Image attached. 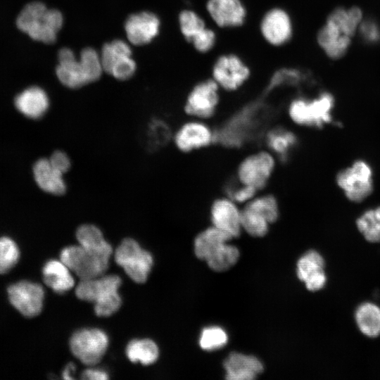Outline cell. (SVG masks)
<instances>
[{
    "label": "cell",
    "mask_w": 380,
    "mask_h": 380,
    "mask_svg": "<svg viewBox=\"0 0 380 380\" xmlns=\"http://www.w3.org/2000/svg\"><path fill=\"white\" fill-rule=\"evenodd\" d=\"M103 71L100 56L92 48L84 49L80 60L73 52L63 48L58 52L56 73L59 81L70 89H78L99 79Z\"/></svg>",
    "instance_id": "obj_1"
},
{
    "label": "cell",
    "mask_w": 380,
    "mask_h": 380,
    "mask_svg": "<svg viewBox=\"0 0 380 380\" xmlns=\"http://www.w3.org/2000/svg\"><path fill=\"white\" fill-rule=\"evenodd\" d=\"M63 15L56 9H50L40 1L27 4L18 13L15 25L18 29L32 39L44 44H53L62 27Z\"/></svg>",
    "instance_id": "obj_2"
},
{
    "label": "cell",
    "mask_w": 380,
    "mask_h": 380,
    "mask_svg": "<svg viewBox=\"0 0 380 380\" xmlns=\"http://www.w3.org/2000/svg\"><path fill=\"white\" fill-rule=\"evenodd\" d=\"M121 279L117 275L100 276L81 280L75 289V294L82 300L94 303V312L100 317H108L115 313L121 305L118 289Z\"/></svg>",
    "instance_id": "obj_3"
},
{
    "label": "cell",
    "mask_w": 380,
    "mask_h": 380,
    "mask_svg": "<svg viewBox=\"0 0 380 380\" xmlns=\"http://www.w3.org/2000/svg\"><path fill=\"white\" fill-rule=\"evenodd\" d=\"M255 106L247 107L230 118L215 132V142L236 148L255 139L262 129L266 115H259Z\"/></svg>",
    "instance_id": "obj_4"
},
{
    "label": "cell",
    "mask_w": 380,
    "mask_h": 380,
    "mask_svg": "<svg viewBox=\"0 0 380 380\" xmlns=\"http://www.w3.org/2000/svg\"><path fill=\"white\" fill-rule=\"evenodd\" d=\"M334 99L328 92H323L312 100L297 98L289 106L290 119L301 127L321 128L331 121Z\"/></svg>",
    "instance_id": "obj_5"
},
{
    "label": "cell",
    "mask_w": 380,
    "mask_h": 380,
    "mask_svg": "<svg viewBox=\"0 0 380 380\" xmlns=\"http://www.w3.org/2000/svg\"><path fill=\"white\" fill-rule=\"evenodd\" d=\"M335 179L347 200L353 203H362L374 190L373 170L364 160H357L341 170Z\"/></svg>",
    "instance_id": "obj_6"
},
{
    "label": "cell",
    "mask_w": 380,
    "mask_h": 380,
    "mask_svg": "<svg viewBox=\"0 0 380 380\" xmlns=\"http://www.w3.org/2000/svg\"><path fill=\"white\" fill-rule=\"evenodd\" d=\"M115 260L136 283H144L153 266L151 253L133 239L122 241L115 253Z\"/></svg>",
    "instance_id": "obj_7"
},
{
    "label": "cell",
    "mask_w": 380,
    "mask_h": 380,
    "mask_svg": "<svg viewBox=\"0 0 380 380\" xmlns=\"http://www.w3.org/2000/svg\"><path fill=\"white\" fill-rule=\"evenodd\" d=\"M275 165L274 156L270 151L253 153L240 162L236 170V180L258 191L267 184Z\"/></svg>",
    "instance_id": "obj_8"
},
{
    "label": "cell",
    "mask_w": 380,
    "mask_h": 380,
    "mask_svg": "<svg viewBox=\"0 0 380 380\" xmlns=\"http://www.w3.org/2000/svg\"><path fill=\"white\" fill-rule=\"evenodd\" d=\"M60 258L81 280L102 276L109 265V260L99 256L80 244L64 248L61 252Z\"/></svg>",
    "instance_id": "obj_9"
},
{
    "label": "cell",
    "mask_w": 380,
    "mask_h": 380,
    "mask_svg": "<svg viewBox=\"0 0 380 380\" xmlns=\"http://www.w3.org/2000/svg\"><path fill=\"white\" fill-rule=\"evenodd\" d=\"M108 346L106 334L99 329H82L70 338L72 354L86 365H94L102 359Z\"/></svg>",
    "instance_id": "obj_10"
},
{
    "label": "cell",
    "mask_w": 380,
    "mask_h": 380,
    "mask_svg": "<svg viewBox=\"0 0 380 380\" xmlns=\"http://www.w3.org/2000/svg\"><path fill=\"white\" fill-rule=\"evenodd\" d=\"M219 87L213 79L196 84L186 98L185 113L201 120L213 117L219 104Z\"/></svg>",
    "instance_id": "obj_11"
},
{
    "label": "cell",
    "mask_w": 380,
    "mask_h": 380,
    "mask_svg": "<svg viewBox=\"0 0 380 380\" xmlns=\"http://www.w3.org/2000/svg\"><path fill=\"white\" fill-rule=\"evenodd\" d=\"M129 46L122 40L106 44L100 56L103 70L120 80L130 78L136 70Z\"/></svg>",
    "instance_id": "obj_12"
},
{
    "label": "cell",
    "mask_w": 380,
    "mask_h": 380,
    "mask_svg": "<svg viewBox=\"0 0 380 380\" xmlns=\"http://www.w3.org/2000/svg\"><path fill=\"white\" fill-rule=\"evenodd\" d=\"M212 73L220 87L232 91L238 89L248 80L250 70L238 56L227 54L217 59Z\"/></svg>",
    "instance_id": "obj_13"
},
{
    "label": "cell",
    "mask_w": 380,
    "mask_h": 380,
    "mask_svg": "<svg viewBox=\"0 0 380 380\" xmlns=\"http://www.w3.org/2000/svg\"><path fill=\"white\" fill-rule=\"evenodd\" d=\"M8 293L12 305L24 316L32 317L41 312L44 291L40 284L21 281L11 285Z\"/></svg>",
    "instance_id": "obj_14"
},
{
    "label": "cell",
    "mask_w": 380,
    "mask_h": 380,
    "mask_svg": "<svg viewBox=\"0 0 380 380\" xmlns=\"http://www.w3.org/2000/svg\"><path fill=\"white\" fill-rule=\"evenodd\" d=\"M176 147L184 153L205 148L215 142V132L201 120L184 123L174 135Z\"/></svg>",
    "instance_id": "obj_15"
},
{
    "label": "cell",
    "mask_w": 380,
    "mask_h": 380,
    "mask_svg": "<svg viewBox=\"0 0 380 380\" xmlns=\"http://www.w3.org/2000/svg\"><path fill=\"white\" fill-rule=\"evenodd\" d=\"M210 213L213 227L232 238L240 235L242 229L241 210L234 201L227 196L217 198L212 203Z\"/></svg>",
    "instance_id": "obj_16"
},
{
    "label": "cell",
    "mask_w": 380,
    "mask_h": 380,
    "mask_svg": "<svg viewBox=\"0 0 380 380\" xmlns=\"http://www.w3.org/2000/svg\"><path fill=\"white\" fill-rule=\"evenodd\" d=\"M260 31L268 43L274 46L281 45L291 37V18L285 11L272 8L263 16Z\"/></svg>",
    "instance_id": "obj_17"
},
{
    "label": "cell",
    "mask_w": 380,
    "mask_h": 380,
    "mask_svg": "<svg viewBox=\"0 0 380 380\" xmlns=\"http://www.w3.org/2000/svg\"><path fill=\"white\" fill-rule=\"evenodd\" d=\"M158 18L150 12L131 15L126 20L125 28L129 41L134 45L149 43L158 33Z\"/></svg>",
    "instance_id": "obj_18"
},
{
    "label": "cell",
    "mask_w": 380,
    "mask_h": 380,
    "mask_svg": "<svg viewBox=\"0 0 380 380\" xmlns=\"http://www.w3.org/2000/svg\"><path fill=\"white\" fill-rule=\"evenodd\" d=\"M324 269V258L314 250L305 253L297 262L298 277L311 291L320 290L324 286L327 277Z\"/></svg>",
    "instance_id": "obj_19"
},
{
    "label": "cell",
    "mask_w": 380,
    "mask_h": 380,
    "mask_svg": "<svg viewBox=\"0 0 380 380\" xmlns=\"http://www.w3.org/2000/svg\"><path fill=\"white\" fill-rule=\"evenodd\" d=\"M206 10L220 27L239 26L246 16L245 7L240 0H208Z\"/></svg>",
    "instance_id": "obj_20"
},
{
    "label": "cell",
    "mask_w": 380,
    "mask_h": 380,
    "mask_svg": "<svg viewBox=\"0 0 380 380\" xmlns=\"http://www.w3.org/2000/svg\"><path fill=\"white\" fill-rule=\"evenodd\" d=\"M33 175L38 186L46 193L61 196L66 192L65 175L55 168L49 158H40L35 162Z\"/></svg>",
    "instance_id": "obj_21"
},
{
    "label": "cell",
    "mask_w": 380,
    "mask_h": 380,
    "mask_svg": "<svg viewBox=\"0 0 380 380\" xmlns=\"http://www.w3.org/2000/svg\"><path fill=\"white\" fill-rule=\"evenodd\" d=\"M49 104L46 92L37 86L26 88L15 99L16 108L22 114L32 119L42 118L48 110Z\"/></svg>",
    "instance_id": "obj_22"
},
{
    "label": "cell",
    "mask_w": 380,
    "mask_h": 380,
    "mask_svg": "<svg viewBox=\"0 0 380 380\" xmlns=\"http://www.w3.org/2000/svg\"><path fill=\"white\" fill-rule=\"evenodd\" d=\"M226 379L252 380L263 370L262 362L255 357L232 353L224 362Z\"/></svg>",
    "instance_id": "obj_23"
},
{
    "label": "cell",
    "mask_w": 380,
    "mask_h": 380,
    "mask_svg": "<svg viewBox=\"0 0 380 380\" xmlns=\"http://www.w3.org/2000/svg\"><path fill=\"white\" fill-rule=\"evenodd\" d=\"M317 38L319 46L331 59H338L343 56L351 42V37L329 22H326L318 31Z\"/></svg>",
    "instance_id": "obj_24"
},
{
    "label": "cell",
    "mask_w": 380,
    "mask_h": 380,
    "mask_svg": "<svg viewBox=\"0 0 380 380\" xmlns=\"http://www.w3.org/2000/svg\"><path fill=\"white\" fill-rule=\"evenodd\" d=\"M42 273L45 284L58 293L68 291L75 285L70 270L61 260L47 261L43 267Z\"/></svg>",
    "instance_id": "obj_25"
},
{
    "label": "cell",
    "mask_w": 380,
    "mask_h": 380,
    "mask_svg": "<svg viewBox=\"0 0 380 380\" xmlns=\"http://www.w3.org/2000/svg\"><path fill=\"white\" fill-rule=\"evenodd\" d=\"M76 238L84 248L109 260L113 253L112 246L98 227L91 224H82L76 231Z\"/></svg>",
    "instance_id": "obj_26"
},
{
    "label": "cell",
    "mask_w": 380,
    "mask_h": 380,
    "mask_svg": "<svg viewBox=\"0 0 380 380\" xmlns=\"http://www.w3.org/2000/svg\"><path fill=\"white\" fill-rule=\"evenodd\" d=\"M265 141L270 152L282 161L289 158L298 143L296 134L281 127L270 129L266 134Z\"/></svg>",
    "instance_id": "obj_27"
},
{
    "label": "cell",
    "mask_w": 380,
    "mask_h": 380,
    "mask_svg": "<svg viewBox=\"0 0 380 380\" xmlns=\"http://www.w3.org/2000/svg\"><path fill=\"white\" fill-rule=\"evenodd\" d=\"M232 238L212 226L198 234L194 241L196 255L201 260H206L220 246Z\"/></svg>",
    "instance_id": "obj_28"
},
{
    "label": "cell",
    "mask_w": 380,
    "mask_h": 380,
    "mask_svg": "<svg viewBox=\"0 0 380 380\" xmlns=\"http://www.w3.org/2000/svg\"><path fill=\"white\" fill-rule=\"evenodd\" d=\"M355 318L360 331L369 338L380 335V308L374 303H364L356 310Z\"/></svg>",
    "instance_id": "obj_29"
},
{
    "label": "cell",
    "mask_w": 380,
    "mask_h": 380,
    "mask_svg": "<svg viewBox=\"0 0 380 380\" xmlns=\"http://www.w3.org/2000/svg\"><path fill=\"white\" fill-rule=\"evenodd\" d=\"M126 354L131 362L148 365L157 360L159 350L156 343L151 339H135L128 343Z\"/></svg>",
    "instance_id": "obj_30"
},
{
    "label": "cell",
    "mask_w": 380,
    "mask_h": 380,
    "mask_svg": "<svg viewBox=\"0 0 380 380\" xmlns=\"http://www.w3.org/2000/svg\"><path fill=\"white\" fill-rule=\"evenodd\" d=\"M358 231L370 243H380V206L363 212L356 220Z\"/></svg>",
    "instance_id": "obj_31"
},
{
    "label": "cell",
    "mask_w": 380,
    "mask_h": 380,
    "mask_svg": "<svg viewBox=\"0 0 380 380\" xmlns=\"http://www.w3.org/2000/svg\"><path fill=\"white\" fill-rule=\"evenodd\" d=\"M239 258L238 248L225 243L215 250L205 260L212 270L223 272L235 265Z\"/></svg>",
    "instance_id": "obj_32"
},
{
    "label": "cell",
    "mask_w": 380,
    "mask_h": 380,
    "mask_svg": "<svg viewBox=\"0 0 380 380\" xmlns=\"http://www.w3.org/2000/svg\"><path fill=\"white\" fill-rule=\"evenodd\" d=\"M241 210V222L242 229L255 237L265 236L270 224L268 221L258 212L244 205Z\"/></svg>",
    "instance_id": "obj_33"
},
{
    "label": "cell",
    "mask_w": 380,
    "mask_h": 380,
    "mask_svg": "<svg viewBox=\"0 0 380 380\" xmlns=\"http://www.w3.org/2000/svg\"><path fill=\"white\" fill-rule=\"evenodd\" d=\"M245 205L263 216L270 224L275 222L279 217V203L272 194L255 196Z\"/></svg>",
    "instance_id": "obj_34"
},
{
    "label": "cell",
    "mask_w": 380,
    "mask_h": 380,
    "mask_svg": "<svg viewBox=\"0 0 380 380\" xmlns=\"http://www.w3.org/2000/svg\"><path fill=\"white\" fill-rule=\"evenodd\" d=\"M179 22L181 32L189 42L206 27L204 20L190 10H184L180 13Z\"/></svg>",
    "instance_id": "obj_35"
},
{
    "label": "cell",
    "mask_w": 380,
    "mask_h": 380,
    "mask_svg": "<svg viewBox=\"0 0 380 380\" xmlns=\"http://www.w3.org/2000/svg\"><path fill=\"white\" fill-rule=\"evenodd\" d=\"M20 257L15 242L8 237L0 238V274L8 272L17 263Z\"/></svg>",
    "instance_id": "obj_36"
},
{
    "label": "cell",
    "mask_w": 380,
    "mask_h": 380,
    "mask_svg": "<svg viewBox=\"0 0 380 380\" xmlns=\"http://www.w3.org/2000/svg\"><path fill=\"white\" fill-rule=\"evenodd\" d=\"M226 332L218 327H211L203 330L199 344L201 348L213 350L223 347L227 342Z\"/></svg>",
    "instance_id": "obj_37"
},
{
    "label": "cell",
    "mask_w": 380,
    "mask_h": 380,
    "mask_svg": "<svg viewBox=\"0 0 380 380\" xmlns=\"http://www.w3.org/2000/svg\"><path fill=\"white\" fill-rule=\"evenodd\" d=\"M237 181V180H236ZM258 191L254 188L236 183L229 184L226 189L227 197L238 203H246L255 196Z\"/></svg>",
    "instance_id": "obj_38"
},
{
    "label": "cell",
    "mask_w": 380,
    "mask_h": 380,
    "mask_svg": "<svg viewBox=\"0 0 380 380\" xmlns=\"http://www.w3.org/2000/svg\"><path fill=\"white\" fill-rule=\"evenodd\" d=\"M215 32L208 27H205L201 33L194 37L192 42L194 48L199 52H207L210 50L215 43Z\"/></svg>",
    "instance_id": "obj_39"
},
{
    "label": "cell",
    "mask_w": 380,
    "mask_h": 380,
    "mask_svg": "<svg viewBox=\"0 0 380 380\" xmlns=\"http://www.w3.org/2000/svg\"><path fill=\"white\" fill-rule=\"evenodd\" d=\"M49 160L51 165L61 173L65 175L71 167V160L65 151L56 150L51 155Z\"/></svg>",
    "instance_id": "obj_40"
},
{
    "label": "cell",
    "mask_w": 380,
    "mask_h": 380,
    "mask_svg": "<svg viewBox=\"0 0 380 380\" xmlns=\"http://www.w3.org/2000/svg\"><path fill=\"white\" fill-rule=\"evenodd\" d=\"M361 32L363 37L370 42H374L379 39L380 32L377 26L372 22L360 23Z\"/></svg>",
    "instance_id": "obj_41"
},
{
    "label": "cell",
    "mask_w": 380,
    "mask_h": 380,
    "mask_svg": "<svg viewBox=\"0 0 380 380\" xmlns=\"http://www.w3.org/2000/svg\"><path fill=\"white\" fill-rule=\"evenodd\" d=\"M81 377L88 380H106L108 379V375L103 370L88 369L82 372Z\"/></svg>",
    "instance_id": "obj_42"
},
{
    "label": "cell",
    "mask_w": 380,
    "mask_h": 380,
    "mask_svg": "<svg viewBox=\"0 0 380 380\" xmlns=\"http://www.w3.org/2000/svg\"><path fill=\"white\" fill-rule=\"evenodd\" d=\"M75 365L72 363L68 364L64 369L62 376L64 379H73L72 376V373L75 371Z\"/></svg>",
    "instance_id": "obj_43"
}]
</instances>
